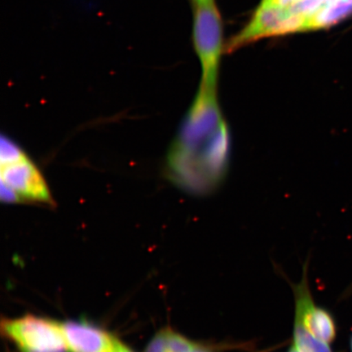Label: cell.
<instances>
[{
    "label": "cell",
    "instance_id": "8fae6325",
    "mask_svg": "<svg viewBox=\"0 0 352 352\" xmlns=\"http://www.w3.org/2000/svg\"><path fill=\"white\" fill-rule=\"evenodd\" d=\"M111 352H134L132 351L131 349H129V347L126 346L124 344H122V343L118 340L116 346H114V349Z\"/></svg>",
    "mask_w": 352,
    "mask_h": 352
},
{
    "label": "cell",
    "instance_id": "6da1fadb",
    "mask_svg": "<svg viewBox=\"0 0 352 352\" xmlns=\"http://www.w3.org/2000/svg\"><path fill=\"white\" fill-rule=\"evenodd\" d=\"M231 153L228 123L180 129L167 157L171 182L197 196H206L226 179Z\"/></svg>",
    "mask_w": 352,
    "mask_h": 352
},
{
    "label": "cell",
    "instance_id": "52a82bcc",
    "mask_svg": "<svg viewBox=\"0 0 352 352\" xmlns=\"http://www.w3.org/2000/svg\"><path fill=\"white\" fill-rule=\"evenodd\" d=\"M63 329L69 352H111L118 342L111 334L86 322L68 321Z\"/></svg>",
    "mask_w": 352,
    "mask_h": 352
},
{
    "label": "cell",
    "instance_id": "9a60e30c",
    "mask_svg": "<svg viewBox=\"0 0 352 352\" xmlns=\"http://www.w3.org/2000/svg\"><path fill=\"white\" fill-rule=\"evenodd\" d=\"M288 352H300L299 351L296 346H294V345H292V346L289 347V349L288 351Z\"/></svg>",
    "mask_w": 352,
    "mask_h": 352
},
{
    "label": "cell",
    "instance_id": "7a4b0ae2",
    "mask_svg": "<svg viewBox=\"0 0 352 352\" xmlns=\"http://www.w3.org/2000/svg\"><path fill=\"white\" fill-rule=\"evenodd\" d=\"M1 200L7 204L42 202L52 198L41 170L28 154L10 139H1Z\"/></svg>",
    "mask_w": 352,
    "mask_h": 352
},
{
    "label": "cell",
    "instance_id": "2e32d148",
    "mask_svg": "<svg viewBox=\"0 0 352 352\" xmlns=\"http://www.w3.org/2000/svg\"><path fill=\"white\" fill-rule=\"evenodd\" d=\"M351 352H352V338H351Z\"/></svg>",
    "mask_w": 352,
    "mask_h": 352
},
{
    "label": "cell",
    "instance_id": "9c48e42d",
    "mask_svg": "<svg viewBox=\"0 0 352 352\" xmlns=\"http://www.w3.org/2000/svg\"><path fill=\"white\" fill-rule=\"evenodd\" d=\"M334 1L336 0H299L297 3L289 8L294 12L308 20Z\"/></svg>",
    "mask_w": 352,
    "mask_h": 352
},
{
    "label": "cell",
    "instance_id": "7c38bea8",
    "mask_svg": "<svg viewBox=\"0 0 352 352\" xmlns=\"http://www.w3.org/2000/svg\"><path fill=\"white\" fill-rule=\"evenodd\" d=\"M299 0H279L278 6L289 8L294 6V4L297 3Z\"/></svg>",
    "mask_w": 352,
    "mask_h": 352
},
{
    "label": "cell",
    "instance_id": "277c9868",
    "mask_svg": "<svg viewBox=\"0 0 352 352\" xmlns=\"http://www.w3.org/2000/svg\"><path fill=\"white\" fill-rule=\"evenodd\" d=\"M1 332L21 352H69L63 324L54 320L32 315L4 319Z\"/></svg>",
    "mask_w": 352,
    "mask_h": 352
},
{
    "label": "cell",
    "instance_id": "5bb4252c",
    "mask_svg": "<svg viewBox=\"0 0 352 352\" xmlns=\"http://www.w3.org/2000/svg\"><path fill=\"white\" fill-rule=\"evenodd\" d=\"M279 0H262L261 6H278Z\"/></svg>",
    "mask_w": 352,
    "mask_h": 352
},
{
    "label": "cell",
    "instance_id": "ba28073f",
    "mask_svg": "<svg viewBox=\"0 0 352 352\" xmlns=\"http://www.w3.org/2000/svg\"><path fill=\"white\" fill-rule=\"evenodd\" d=\"M352 14V3L347 0H336L306 21L303 32L327 29L340 23Z\"/></svg>",
    "mask_w": 352,
    "mask_h": 352
},
{
    "label": "cell",
    "instance_id": "3957f363",
    "mask_svg": "<svg viewBox=\"0 0 352 352\" xmlns=\"http://www.w3.org/2000/svg\"><path fill=\"white\" fill-rule=\"evenodd\" d=\"M195 7L192 42L201 66L200 86L217 89L220 63L226 52L221 16L214 3Z\"/></svg>",
    "mask_w": 352,
    "mask_h": 352
},
{
    "label": "cell",
    "instance_id": "e0dca14e",
    "mask_svg": "<svg viewBox=\"0 0 352 352\" xmlns=\"http://www.w3.org/2000/svg\"><path fill=\"white\" fill-rule=\"evenodd\" d=\"M347 1H349V2L352 3V0H347Z\"/></svg>",
    "mask_w": 352,
    "mask_h": 352
},
{
    "label": "cell",
    "instance_id": "30bf717a",
    "mask_svg": "<svg viewBox=\"0 0 352 352\" xmlns=\"http://www.w3.org/2000/svg\"><path fill=\"white\" fill-rule=\"evenodd\" d=\"M144 352H170L166 329H162L152 338Z\"/></svg>",
    "mask_w": 352,
    "mask_h": 352
},
{
    "label": "cell",
    "instance_id": "5b68a950",
    "mask_svg": "<svg viewBox=\"0 0 352 352\" xmlns=\"http://www.w3.org/2000/svg\"><path fill=\"white\" fill-rule=\"evenodd\" d=\"M306 21L290 8L259 6L249 23L228 42L226 52L231 54L264 38L303 32Z\"/></svg>",
    "mask_w": 352,
    "mask_h": 352
},
{
    "label": "cell",
    "instance_id": "8992f818",
    "mask_svg": "<svg viewBox=\"0 0 352 352\" xmlns=\"http://www.w3.org/2000/svg\"><path fill=\"white\" fill-rule=\"evenodd\" d=\"M307 268L300 283L294 285L296 299L294 322L300 324L311 336L330 344L336 337V324L333 316L322 307L315 305L308 285Z\"/></svg>",
    "mask_w": 352,
    "mask_h": 352
},
{
    "label": "cell",
    "instance_id": "4fadbf2b",
    "mask_svg": "<svg viewBox=\"0 0 352 352\" xmlns=\"http://www.w3.org/2000/svg\"><path fill=\"white\" fill-rule=\"evenodd\" d=\"M195 6H206V4L214 3V0H192Z\"/></svg>",
    "mask_w": 352,
    "mask_h": 352
}]
</instances>
